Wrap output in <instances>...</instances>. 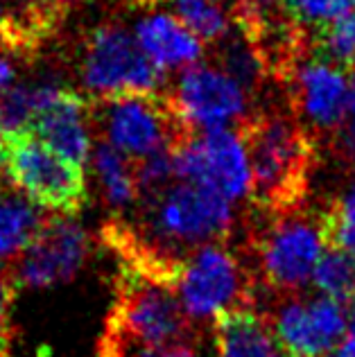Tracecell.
Instances as JSON below:
<instances>
[{
	"instance_id": "1",
	"label": "cell",
	"mask_w": 355,
	"mask_h": 357,
	"mask_svg": "<svg viewBox=\"0 0 355 357\" xmlns=\"http://www.w3.org/2000/svg\"><path fill=\"white\" fill-rule=\"evenodd\" d=\"M238 136L249 156L254 208L260 215L301 211L317 167L315 138L283 114L245 118Z\"/></svg>"
},
{
	"instance_id": "2",
	"label": "cell",
	"mask_w": 355,
	"mask_h": 357,
	"mask_svg": "<svg viewBox=\"0 0 355 357\" xmlns=\"http://www.w3.org/2000/svg\"><path fill=\"white\" fill-rule=\"evenodd\" d=\"M174 292L163 283L118 269L116 301L107 314L98 357H132L147 346L167 349L188 342L192 324Z\"/></svg>"
},
{
	"instance_id": "3",
	"label": "cell",
	"mask_w": 355,
	"mask_h": 357,
	"mask_svg": "<svg viewBox=\"0 0 355 357\" xmlns=\"http://www.w3.org/2000/svg\"><path fill=\"white\" fill-rule=\"evenodd\" d=\"M149 218L141 224V236L156 249L176 258H188L211 242H224L231 236L233 213L227 197L197 183H179L154 197Z\"/></svg>"
},
{
	"instance_id": "4",
	"label": "cell",
	"mask_w": 355,
	"mask_h": 357,
	"mask_svg": "<svg viewBox=\"0 0 355 357\" xmlns=\"http://www.w3.org/2000/svg\"><path fill=\"white\" fill-rule=\"evenodd\" d=\"M256 274L278 294L299 292L315 274L322 258L324 236L319 215L303 208L285 215H263L249 240Z\"/></svg>"
},
{
	"instance_id": "5",
	"label": "cell",
	"mask_w": 355,
	"mask_h": 357,
	"mask_svg": "<svg viewBox=\"0 0 355 357\" xmlns=\"http://www.w3.org/2000/svg\"><path fill=\"white\" fill-rule=\"evenodd\" d=\"M5 172L32 204L70 218L89 199L84 167L52 152L27 129L7 131Z\"/></svg>"
},
{
	"instance_id": "6",
	"label": "cell",
	"mask_w": 355,
	"mask_h": 357,
	"mask_svg": "<svg viewBox=\"0 0 355 357\" xmlns=\"http://www.w3.org/2000/svg\"><path fill=\"white\" fill-rule=\"evenodd\" d=\"M176 294L190 319L218 317L224 310L251 305L254 276L227 244L211 242L183 260Z\"/></svg>"
},
{
	"instance_id": "7",
	"label": "cell",
	"mask_w": 355,
	"mask_h": 357,
	"mask_svg": "<svg viewBox=\"0 0 355 357\" xmlns=\"http://www.w3.org/2000/svg\"><path fill=\"white\" fill-rule=\"evenodd\" d=\"M84 84L98 100L156 93L163 84V68L152 61L136 36L118 25H102L86 41Z\"/></svg>"
},
{
	"instance_id": "8",
	"label": "cell",
	"mask_w": 355,
	"mask_h": 357,
	"mask_svg": "<svg viewBox=\"0 0 355 357\" xmlns=\"http://www.w3.org/2000/svg\"><path fill=\"white\" fill-rule=\"evenodd\" d=\"M100 109L111 147L136 161L192 134L176 114L172 98L158 91L105 98Z\"/></svg>"
},
{
	"instance_id": "9",
	"label": "cell",
	"mask_w": 355,
	"mask_h": 357,
	"mask_svg": "<svg viewBox=\"0 0 355 357\" xmlns=\"http://www.w3.org/2000/svg\"><path fill=\"white\" fill-rule=\"evenodd\" d=\"M170 149L174 176L181 181L206 185L229 202L249 192V156L238 134L229 129H209L199 136L190 134L176 140Z\"/></svg>"
},
{
	"instance_id": "10",
	"label": "cell",
	"mask_w": 355,
	"mask_h": 357,
	"mask_svg": "<svg viewBox=\"0 0 355 357\" xmlns=\"http://www.w3.org/2000/svg\"><path fill=\"white\" fill-rule=\"evenodd\" d=\"M89 256V233L68 218L43 220L39 233L7 267L16 289L66 283Z\"/></svg>"
},
{
	"instance_id": "11",
	"label": "cell",
	"mask_w": 355,
	"mask_h": 357,
	"mask_svg": "<svg viewBox=\"0 0 355 357\" xmlns=\"http://www.w3.org/2000/svg\"><path fill=\"white\" fill-rule=\"evenodd\" d=\"M267 319L285 357H328L349 328L342 303L331 296L285 301Z\"/></svg>"
},
{
	"instance_id": "12",
	"label": "cell",
	"mask_w": 355,
	"mask_h": 357,
	"mask_svg": "<svg viewBox=\"0 0 355 357\" xmlns=\"http://www.w3.org/2000/svg\"><path fill=\"white\" fill-rule=\"evenodd\" d=\"M170 98L176 114L190 129H227L229 122L245 118V89L229 73L215 68H188Z\"/></svg>"
},
{
	"instance_id": "13",
	"label": "cell",
	"mask_w": 355,
	"mask_h": 357,
	"mask_svg": "<svg viewBox=\"0 0 355 357\" xmlns=\"http://www.w3.org/2000/svg\"><path fill=\"white\" fill-rule=\"evenodd\" d=\"M86 111L89 102L75 91L59 89L54 100L25 129L52 152L68 158V161L84 167L89 161L91 138L86 129Z\"/></svg>"
},
{
	"instance_id": "14",
	"label": "cell",
	"mask_w": 355,
	"mask_h": 357,
	"mask_svg": "<svg viewBox=\"0 0 355 357\" xmlns=\"http://www.w3.org/2000/svg\"><path fill=\"white\" fill-rule=\"evenodd\" d=\"M296 107L319 129H338L347 102V86L342 70L324 59H310L303 66H294L289 73Z\"/></svg>"
},
{
	"instance_id": "15",
	"label": "cell",
	"mask_w": 355,
	"mask_h": 357,
	"mask_svg": "<svg viewBox=\"0 0 355 357\" xmlns=\"http://www.w3.org/2000/svg\"><path fill=\"white\" fill-rule=\"evenodd\" d=\"M213 342L218 357H278L267 314L251 305L224 310L215 317Z\"/></svg>"
},
{
	"instance_id": "16",
	"label": "cell",
	"mask_w": 355,
	"mask_h": 357,
	"mask_svg": "<svg viewBox=\"0 0 355 357\" xmlns=\"http://www.w3.org/2000/svg\"><path fill=\"white\" fill-rule=\"evenodd\" d=\"M136 41L161 68L195 66L204 54L202 39L181 18L156 14L136 25Z\"/></svg>"
},
{
	"instance_id": "17",
	"label": "cell",
	"mask_w": 355,
	"mask_h": 357,
	"mask_svg": "<svg viewBox=\"0 0 355 357\" xmlns=\"http://www.w3.org/2000/svg\"><path fill=\"white\" fill-rule=\"evenodd\" d=\"M43 218L21 197L0 195V260L16 258L39 233Z\"/></svg>"
},
{
	"instance_id": "18",
	"label": "cell",
	"mask_w": 355,
	"mask_h": 357,
	"mask_svg": "<svg viewBox=\"0 0 355 357\" xmlns=\"http://www.w3.org/2000/svg\"><path fill=\"white\" fill-rule=\"evenodd\" d=\"M93 165H96L107 202L114 208H127L129 204H134L138 197L134 165L127 163L125 156L116 147L100 145L96 149V156H93Z\"/></svg>"
},
{
	"instance_id": "19",
	"label": "cell",
	"mask_w": 355,
	"mask_h": 357,
	"mask_svg": "<svg viewBox=\"0 0 355 357\" xmlns=\"http://www.w3.org/2000/svg\"><path fill=\"white\" fill-rule=\"evenodd\" d=\"M312 280L324 296H331L340 303H351L355 298V256L328 247L317 262Z\"/></svg>"
},
{
	"instance_id": "20",
	"label": "cell",
	"mask_w": 355,
	"mask_h": 357,
	"mask_svg": "<svg viewBox=\"0 0 355 357\" xmlns=\"http://www.w3.org/2000/svg\"><path fill=\"white\" fill-rule=\"evenodd\" d=\"M324 244L355 256V183L319 215Z\"/></svg>"
},
{
	"instance_id": "21",
	"label": "cell",
	"mask_w": 355,
	"mask_h": 357,
	"mask_svg": "<svg viewBox=\"0 0 355 357\" xmlns=\"http://www.w3.org/2000/svg\"><path fill=\"white\" fill-rule=\"evenodd\" d=\"M283 7L292 23L326 25L355 7V0H283Z\"/></svg>"
},
{
	"instance_id": "22",
	"label": "cell",
	"mask_w": 355,
	"mask_h": 357,
	"mask_svg": "<svg viewBox=\"0 0 355 357\" xmlns=\"http://www.w3.org/2000/svg\"><path fill=\"white\" fill-rule=\"evenodd\" d=\"M338 129V152L344 161L355 165V70L347 86V102H344V114Z\"/></svg>"
},
{
	"instance_id": "23",
	"label": "cell",
	"mask_w": 355,
	"mask_h": 357,
	"mask_svg": "<svg viewBox=\"0 0 355 357\" xmlns=\"http://www.w3.org/2000/svg\"><path fill=\"white\" fill-rule=\"evenodd\" d=\"M16 285L7 269H0V344H9V310L14 303Z\"/></svg>"
},
{
	"instance_id": "24",
	"label": "cell",
	"mask_w": 355,
	"mask_h": 357,
	"mask_svg": "<svg viewBox=\"0 0 355 357\" xmlns=\"http://www.w3.org/2000/svg\"><path fill=\"white\" fill-rule=\"evenodd\" d=\"M328 357H355V314L351 317V324L347 328V335L342 337L338 349H333Z\"/></svg>"
},
{
	"instance_id": "25",
	"label": "cell",
	"mask_w": 355,
	"mask_h": 357,
	"mask_svg": "<svg viewBox=\"0 0 355 357\" xmlns=\"http://www.w3.org/2000/svg\"><path fill=\"white\" fill-rule=\"evenodd\" d=\"M167 357H197V353L192 351V346L188 342H179V344H172L165 349Z\"/></svg>"
},
{
	"instance_id": "26",
	"label": "cell",
	"mask_w": 355,
	"mask_h": 357,
	"mask_svg": "<svg viewBox=\"0 0 355 357\" xmlns=\"http://www.w3.org/2000/svg\"><path fill=\"white\" fill-rule=\"evenodd\" d=\"M5 167H7V131L0 125V176L5 174Z\"/></svg>"
},
{
	"instance_id": "27",
	"label": "cell",
	"mask_w": 355,
	"mask_h": 357,
	"mask_svg": "<svg viewBox=\"0 0 355 357\" xmlns=\"http://www.w3.org/2000/svg\"><path fill=\"white\" fill-rule=\"evenodd\" d=\"M12 79H14V68L5 59H0V91H3Z\"/></svg>"
},
{
	"instance_id": "28",
	"label": "cell",
	"mask_w": 355,
	"mask_h": 357,
	"mask_svg": "<svg viewBox=\"0 0 355 357\" xmlns=\"http://www.w3.org/2000/svg\"><path fill=\"white\" fill-rule=\"evenodd\" d=\"M132 357H167V355H165V349H152V346H147V349L136 351Z\"/></svg>"
},
{
	"instance_id": "29",
	"label": "cell",
	"mask_w": 355,
	"mask_h": 357,
	"mask_svg": "<svg viewBox=\"0 0 355 357\" xmlns=\"http://www.w3.org/2000/svg\"><path fill=\"white\" fill-rule=\"evenodd\" d=\"M129 5H141V7H152L156 3H163V0H127Z\"/></svg>"
}]
</instances>
